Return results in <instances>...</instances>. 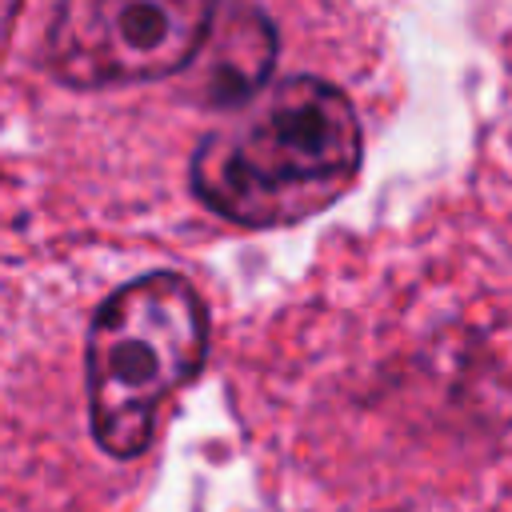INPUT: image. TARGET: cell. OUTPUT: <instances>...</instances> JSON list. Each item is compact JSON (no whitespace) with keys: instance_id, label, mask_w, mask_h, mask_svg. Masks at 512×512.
I'll return each mask as SVG.
<instances>
[{"instance_id":"2","label":"cell","mask_w":512,"mask_h":512,"mask_svg":"<svg viewBox=\"0 0 512 512\" xmlns=\"http://www.w3.org/2000/svg\"><path fill=\"white\" fill-rule=\"evenodd\" d=\"M208 312L180 272H148L116 288L88 328V428L116 456H140L160 408L200 376Z\"/></svg>"},{"instance_id":"5","label":"cell","mask_w":512,"mask_h":512,"mask_svg":"<svg viewBox=\"0 0 512 512\" xmlns=\"http://www.w3.org/2000/svg\"><path fill=\"white\" fill-rule=\"evenodd\" d=\"M16 16H20V0H0V60H4V52H8Z\"/></svg>"},{"instance_id":"1","label":"cell","mask_w":512,"mask_h":512,"mask_svg":"<svg viewBox=\"0 0 512 512\" xmlns=\"http://www.w3.org/2000/svg\"><path fill=\"white\" fill-rule=\"evenodd\" d=\"M360 164L364 128L348 92L320 76H288L200 140L188 180L216 216L240 228H284L332 208Z\"/></svg>"},{"instance_id":"4","label":"cell","mask_w":512,"mask_h":512,"mask_svg":"<svg viewBox=\"0 0 512 512\" xmlns=\"http://www.w3.org/2000/svg\"><path fill=\"white\" fill-rule=\"evenodd\" d=\"M200 52H208L200 72V96L212 108L232 112L264 88L276 64V32L264 12L236 8L220 28L212 24Z\"/></svg>"},{"instance_id":"3","label":"cell","mask_w":512,"mask_h":512,"mask_svg":"<svg viewBox=\"0 0 512 512\" xmlns=\"http://www.w3.org/2000/svg\"><path fill=\"white\" fill-rule=\"evenodd\" d=\"M220 0H60L44 36V64L68 88L164 80L188 68Z\"/></svg>"}]
</instances>
